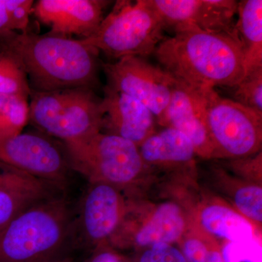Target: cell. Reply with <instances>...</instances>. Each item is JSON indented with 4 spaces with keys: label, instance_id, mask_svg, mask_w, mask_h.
Instances as JSON below:
<instances>
[{
    "label": "cell",
    "instance_id": "cell-7",
    "mask_svg": "<svg viewBox=\"0 0 262 262\" xmlns=\"http://www.w3.org/2000/svg\"><path fill=\"white\" fill-rule=\"evenodd\" d=\"M198 90L203 101L213 159H239L261 151L262 115L231 98L222 97L215 89Z\"/></svg>",
    "mask_w": 262,
    "mask_h": 262
},
{
    "label": "cell",
    "instance_id": "cell-13",
    "mask_svg": "<svg viewBox=\"0 0 262 262\" xmlns=\"http://www.w3.org/2000/svg\"><path fill=\"white\" fill-rule=\"evenodd\" d=\"M101 132L120 136L139 146L155 132L156 118L142 103L106 86L101 98Z\"/></svg>",
    "mask_w": 262,
    "mask_h": 262
},
{
    "label": "cell",
    "instance_id": "cell-30",
    "mask_svg": "<svg viewBox=\"0 0 262 262\" xmlns=\"http://www.w3.org/2000/svg\"><path fill=\"white\" fill-rule=\"evenodd\" d=\"M58 262H72V261H71L70 258H68V259H65V260H63V261H58Z\"/></svg>",
    "mask_w": 262,
    "mask_h": 262
},
{
    "label": "cell",
    "instance_id": "cell-21",
    "mask_svg": "<svg viewBox=\"0 0 262 262\" xmlns=\"http://www.w3.org/2000/svg\"><path fill=\"white\" fill-rule=\"evenodd\" d=\"M227 188L233 208L252 224L256 230L261 228L262 188L254 182H241Z\"/></svg>",
    "mask_w": 262,
    "mask_h": 262
},
{
    "label": "cell",
    "instance_id": "cell-1",
    "mask_svg": "<svg viewBox=\"0 0 262 262\" xmlns=\"http://www.w3.org/2000/svg\"><path fill=\"white\" fill-rule=\"evenodd\" d=\"M0 44L22 66L32 91L94 90L97 84L99 52L81 39L27 31L1 36Z\"/></svg>",
    "mask_w": 262,
    "mask_h": 262
},
{
    "label": "cell",
    "instance_id": "cell-9",
    "mask_svg": "<svg viewBox=\"0 0 262 262\" xmlns=\"http://www.w3.org/2000/svg\"><path fill=\"white\" fill-rule=\"evenodd\" d=\"M0 163L63 187L70 166L66 151L42 134L0 139Z\"/></svg>",
    "mask_w": 262,
    "mask_h": 262
},
{
    "label": "cell",
    "instance_id": "cell-11",
    "mask_svg": "<svg viewBox=\"0 0 262 262\" xmlns=\"http://www.w3.org/2000/svg\"><path fill=\"white\" fill-rule=\"evenodd\" d=\"M163 20L165 29L194 26L210 33L225 34L237 41L234 0H146ZM239 44V42H238Z\"/></svg>",
    "mask_w": 262,
    "mask_h": 262
},
{
    "label": "cell",
    "instance_id": "cell-26",
    "mask_svg": "<svg viewBox=\"0 0 262 262\" xmlns=\"http://www.w3.org/2000/svg\"><path fill=\"white\" fill-rule=\"evenodd\" d=\"M221 251L224 262H262L261 244L258 237L251 241L226 242Z\"/></svg>",
    "mask_w": 262,
    "mask_h": 262
},
{
    "label": "cell",
    "instance_id": "cell-14",
    "mask_svg": "<svg viewBox=\"0 0 262 262\" xmlns=\"http://www.w3.org/2000/svg\"><path fill=\"white\" fill-rule=\"evenodd\" d=\"M161 125L173 127L187 136L196 156L213 159L203 101L198 89L177 80Z\"/></svg>",
    "mask_w": 262,
    "mask_h": 262
},
{
    "label": "cell",
    "instance_id": "cell-24",
    "mask_svg": "<svg viewBox=\"0 0 262 262\" xmlns=\"http://www.w3.org/2000/svg\"><path fill=\"white\" fill-rule=\"evenodd\" d=\"M32 0H0V37L12 32H27Z\"/></svg>",
    "mask_w": 262,
    "mask_h": 262
},
{
    "label": "cell",
    "instance_id": "cell-8",
    "mask_svg": "<svg viewBox=\"0 0 262 262\" xmlns=\"http://www.w3.org/2000/svg\"><path fill=\"white\" fill-rule=\"evenodd\" d=\"M110 89L142 103L162 125L177 80L161 67L145 58L128 56L113 63H103Z\"/></svg>",
    "mask_w": 262,
    "mask_h": 262
},
{
    "label": "cell",
    "instance_id": "cell-27",
    "mask_svg": "<svg viewBox=\"0 0 262 262\" xmlns=\"http://www.w3.org/2000/svg\"><path fill=\"white\" fill-rule=\"evenodd\" d=\"M139 262H187L182 251L171 244L154 245L146 249Z\"/></svg>",
    "mask_w": 262,
    "mask_h": 262
},
{
    "label": "cell",
    "instance_id": "cell-12",
    "mask_svg": "<svg viewBox=\"0 0 262 262\" xmlns=\"http://www.w3.org/2000/svg\"><path fill=\"white\" fill-rule=\"evenodd\" d=\"M108 3L101 0H39L34 3L32 13L50 27L48 34L85 39L97 30Z\"/></svg>",
    "mask_w": 262,
    "mask_h": 262
},
{
    "label": "cell",
    "instance_id": "cell-23",
    "mask_svg": "<svg viewBox=\"0 0 262 262\" xmlns=\"http://www.w3.org/2000/svg\"><path fill=\"white\" fill-rule=\"evenodd\" d=\"M29 120L28 98L9 96L0 108V139L21 134Z\"/></svg>",
    "mask_w": 262,
    "mask_h": 262
},
{
    "label": "cell",
    "instance_id": "cell-28",
    "mask_svg": "<svg viewBox=\"0 0 262 262\" xmlns=\"http://www.w3.org/2000/svg\"><path fill=\"white\" fill-rule=\"evenodd\" d=\"M88 262H121L117 254L108 250L101 249Z\"/></svg>",
    "mask_w": 262,
    "mask_h": 262
},
{
    "label": "cell",
    "instance_id": "cell-4",
    "mask_svg": "<svg viewBox=\"0 0 262 262\" xmlns=\"http://www.w3.org/2000/svg\"><path fill=\"white\" fill-rule=\"evenodd\" d=\"M165 27L146 0L117 1L113 10L85 44L119 60L128 56L145 58L154 54L165 38Z\"/></svg>",
    "mask_w": 262,
    "mask_h": 262
},
{
    "label": "cell",
    "instance_id": "cell-29",
    "mask_svg": "<svg viewBox=\"0 0 262 262\" xmlns=\"http://www.w3.org/2000/svg\"><path fill=\"white\" fill-rule=\"evenodd\" d=\"M15 168H11V167L8 166V165H5L0 163V180L5 178L6 176L11 173L13 170H14Z\"/></svg>",
    "mask_w": 262,
    "mask_h": 262
},
{
    "label": "cell",
    "instance_id": "cell-6",
    "mask_svg": "<svg viewBox=\"0 0 262 262\" xmlns=\"http://www.w3.org/2000/svg\"><path fill=\"white\" fill-rule=\"evenodd\" d=\"M29 120L48 135L64 144L101 132V98L94 90H61L50 92L31 91Z\"/></svg>",
    "mask_w": 262,
    "mask_h": 262
},
{
    "label": "cell",
    "instance_id": "cell-20",
    "mask_svg": "<svg viewBox=\"0 0 262 262\" xmlns=\"http://www.w3.org/2000/svg\"><path fill=\"white\" fill-rule=\"evenodd\" d=\"M179 243L187 262H224L215 237L207 233L194 221L189 222Z\"/></svg>",
    "mask_w": 262,
    "mask_h": 262
},
{
    "label": "cell",
    "instance_id": "cell-15",
    "mask_svg": "<svg viewBox=\"0 0 262 262\" xmlns=\"http://www.w3.org/2000/svg\"><path fill=\"white\" fill-rule=\"evenodd\" d=\"M63 188L15 169L0 180V232L24 210Z\"/></svg>",
    "mask_w": 262,
    "mask_h": 262
},
{
    "label": "cell",
    "instance_id": "cell-10",
    "mask_svg": "<svg viewBox=\"0 0 262 262\" xmlns=\"http://www.w3.org/2000/svg\"><path fill=\"white\" fill-rule=\"evenodd\" d=\"M128 211L119 188L106 183H90L76 218L77 237L89 246L102 247L117 234Z\"/></svg>",
    "mask_w": 262,
    "mask_h": 262
},
{
    "label": "cell",
    "instance_id": "cell-3",
    "mask_svg": "<svg viewBox=\"0 0 262 262\" xmlns=\"http://www.w3.org/2000/svg\"><path fill=\"white\" fill-rule=\"evenodd\" d=\"M77 241L72 206L58 193L29 207L0 232V262L63 261Z\"/></svg>",
    "mask_w": 262,
    "mask_h": 262
},
{
    "label": "cell",
    "instance_id": "cell-2",
    "mask_svg": "<svg viewBox=\"0 0 262 262\" xmlns=\"http://www.w3.org/2000/svg\"><path fill=\"white\" fill-rule=\"evenodd\" d=\"M154 55L161 68L194 89L234 88L246 75L238 42L225 34L205 32L194 26L174 29Z\"/></svg>",
    "mask_w": 262,
    "mask_h": 262
},
{
    "label": "cell",
    "instance_id": "cell-22",
    "mask_svg": "<svg viewBox=\"0 0 262 262\" xmlns=\"http://www.w3.org/2000/svg\"><path fill=\"white\" fill-rule=\"evenodd\" d=\"M31 94L27 74L14 56L0 51V95L29 98Z\"/></svg>",
    "mask_w": 262,
    "mask_h": 262
},
{
    "label": "cell",
    "instance_id": "cell-16",
    "mask_svg": "<svg viewBox=\"0 0 262 262\" xmlns=\"http://www.w3.org/2000/svg\"><path fill=\"white\" fill-rule=\"evenodd\" d=\"M194 222L213 237L227 242H239L257 238L256 229L233 207L217 198L199 205Z\"/></svg>",
    "mask_w": 262,
    "mask_h": 262
},
{
    "label": "cell",
    "instance_id": "cell-5",
    "mask_svg": "<svg viewBox=\"0 0 262 262\" xmlns=\"http://www.w3.org/2000/svg\"><path fill=\"white\" fill-rule=\"evenodd\" d=\"M64 146L70 168L90 183H106L121 189L137 182L149 168L139 146L120 136L98 132Z\"/></svg>",
    "mask_w": 262,
    "mask_h": 262
},
{
    "label": "cell",
    "instance_id": "cell-19",
    "mask_svg": "<svg viewBox=\"0 0 262 262\" xmlns=\"http://www.w3.org/2000/svg\"><path fill=\"white\" fill-rule=\"evenodd\" d=\"M236 36L244 56L246 74L262 67V1L237 3Z\"/></svg>",
    "mask_w": 262,
    "mask_h": 262
},
{
    "label": "cell",
    "instance_id": "cell-17",
    "mask_svg": "<svg viewBox=\"0 0 262 262\" xmlns=\"http://www.w3.org/2000/svg\"><path fill=\"white\" fill-rule=\"evenodd\" d=\"M189 225L182 207L173 202H165L157 206L136 229L132 243L141 248L159 244L172 245L179 242Z\"/></svg>",
    "mask_w": 262,
    "mask_h": 262
},
{
    "label": "cell",
    "instance_id": "cell-25",
    "mask_svg": "<svg viewBox=\"0 0 262 262\" xmlns=\"http://www.w3.org/2000/svg\"><path fill=\"white\" fill-rule=\"evenodd\" d=\"M232 89V100L262 115V67L247 72Z\"/></svg>",
    "mask_w": 262,
    "mask_h": 262
},
{
    "label": "cell",
    "instance_id": "cell-18",
    "mask_svg": "<svg viewBox=\"0 0 262 262\" xmlns=\"http://www.w3.org/2000/svg\"><path fill=\"white\" fill-rule=\"evenodd\" d=\"M141 158L147 166L185 167L194 164L195 150L180 131L165 127L155 132L139 146Z\"/></svg>",
    "mask_w": 262,
    "mask_h": 262
}]
</instances>
